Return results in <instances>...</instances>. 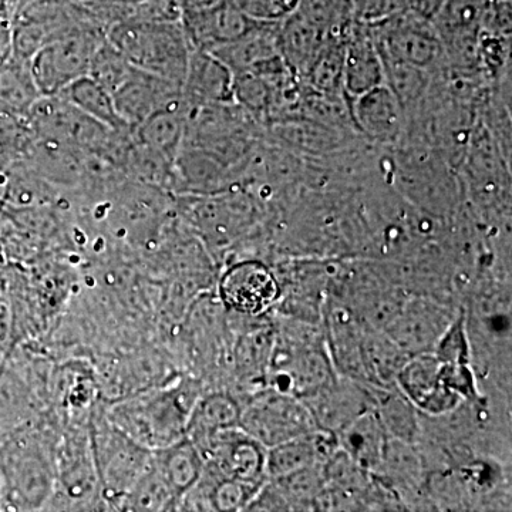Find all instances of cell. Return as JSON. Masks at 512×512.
Listing matches in <instances>:
<instances>
[{"label": "cell", "mask_w": 512, "mask_h": 512, "mask_svg": "<svg viewBox=\"0 0 512 512\" xmlns=\"http://www.w3.org/2000/svg\"><path fill=\"white\" fill-rule=\"evenodd\" d=\"M375 410L390 439L417 444L423 434L420 412L399 387H376Z\"/></svg>", "instance_id": "27"}, {"label": "cell", "mask_w": 512, "mask_h": 512, "mask_svg": "<svg viewBox=\"0 0 512 512\" xmlns=\"http://www.w3.org/2000/svg\"><path fill=\"white\" fill-rule=\"evenodd\" d=\"M239 427L266 448L316 430L306 404L289 393L265 387L241 406Z\"/></svg>", "instance_id": "8"}, {"label": "cell", "mask_w": 512, "mask_h": 512, "mask_svg": "<svg viewBox=\"0 0 512 512\" xmlns=\"http://www.w3.org/2000/svg\"><path fill=\"white\" fill-rule=\"evenodd\" d=\"M103 504L90 431L73 430L56 447V481L49 510H94Z\"/></svg>", "instance_id": "7"}, {"label": "cell", "mask_w": 512, "mask_h": 512, "mask_svg": "<svg viewBox=\"0 0 512 512\" xmlns=\"http://www.w3.org/2000/svg\"><path fill=\"white\" fill-rule=\"evenodd\" d=\"M106 37L134 69L183 90L192 46L181 20H128L111 26Z\"/></svg>", "instance_id": "3"}, {"label": "cell", "mask_w": 512, "mask_h": 512, "mask_svg": "<svg viewBox=\"0 0 512 512\" xmlns=\"http://www.w3.org/2000/svg\"><path fill=\"white\" fill-rule=\"evenodd\" d=\"M134 67L127 62L109 40H104L94 56L89 76L101 84L113 96L114 92L126 82Z\"/></svg>", "instance_id": "30"}, {"label": "cell", "mask_w": 512, "mask_h": 512, "mask_svg": "<svg viewBox=\"0 0 512 512\" xmlns=\"http://www.w3.org/2000/svg\"><path fill=\"white\" fill-rule=\"evenodd\" d=\"M56 447L36 421L0 440L2 511L45 510L55 488Z\"/></svg>", "instance_id": "1"}, {"label": "cell", "mask_w": 512, "mask_h": 512, "mask_svg": "<svg viewBox=\"0 0 512 512\" xmlns=\"http://www.w3.org/2000/svg\"><path fill=\"white\" fill-rule=\"evenodd\" d=\"M117 111L128 126L137 127L157 111L177 106L183 101L181 87L134 69L113 94Z\"/></svg>", "instance_id": "16"}, {"label": "cell", "mask_w": 512, "mask_h": 512, "mask_svg": "<svg viewBox=\"0 0 512 512\" xmlns=\"http://www.w3.org/2000/svg\"><path fill=\"white\" fill-rule=\"evenodd\" d=\"M20 0H0V25H9L15 18Z\"/></svg>", "instance_id": "32"}, {"label": "cell", "mask_w": 512, "mask_h": 512, "mask_svg": "<svg viewBox=\"0 0 512 512\" xmlns=\"http://www.w3.org/2000/svg\"><path fill=\"white\" fill-rule=\"evenodd\" d=\"M278 25L256 23L244 35L208 53L224 63L234 76L264 72L284 60L279 53Z\"/></svg>", "instance_id": "19"}, {"label": "cell", "mask_w": 512, "mask_h": 512, "mask_svg": "<svg viewBox=\"0 0 512 512\" xmlns=\"http://www.w3.org/2000/svg\"><path fill=\"white\" fill-rule=\"evenodd\" d=\"M94 463L104 505L119 508L151 467V450L117 429L107 416L90 421Z\"/></svg>", "instance_id": "4"}, {"label": "cell", "mask_w": 512, "mask_h": 512, "mask_svg": "<svg viewBox=\"0 0 512 512\" xmlns=\"http://www.w3.org/2000/svg\"><path fill=\"white\" fill-rule=\"evenodd\" d=\"M357 133L382 148L396 147L406 130V111L386 83L350 99Z\"/></svg>", "instance_id": "14"}, {"label": "cell", "mask_w": 512, "mask_h": 512, "mask_svg": "<svg viewBox=\"0 0 512 512\" xmlns=\"http://www.w3.org/2000/svg\"><path fill=\"white\" fill-rule=\"evenodd\" d=\"M330 36L295 10L278 25L279 53L293 74L302 79Z\"/></svg>", "instance_id": "20"}, {"label": "cell", "mask_w": 512, "mask_h": 512, "mask_svg": "<svg viewBox=\"0 0 512 512\" xmlns=\"http://www.w3.org/2000/svg\"><path fill=\"white\" fill-rule=\"evenodd\" d=\"M200 399L194 383L138 394L107 412V419L140 446L154 451L185 437L188 419Z\"/></svg>", "instance_id": "2"}, {"label": "cell", "mask_w": 512, "mask_h": 512, "mask_svg": "<svg viewBox=\"0 0 512 512\" xmlns=\"http://www.w3.org/2000/svg\"><path fill=\"white\" fill-rule=\"evenodd\" d=\"M57 96L116 133L131 128L117 111L113 96L90 76L76 80Z\"/></svg>", "instance_id": "28"}, {"label": "cell", "mask_w": 512, "mask_h": 512, "mask_svg": "<svg viewBox=\"0 0 512 512\" xmlns=\"http://www.w3.org/2000/svg\"><path fill=\"white\" fill-rule=\"evenodd\" d=\"M302 402L311 412L316 429L338 436L357 417L375 409L376 386L338 376Z\"/></svg>", "instance_id": "12"}, {"label": "cell", "mask_w": 512, "mask_h": 512, "mask_svg": "<svg viewBox=\"0 0 512 512\" xmlns=\"http://www.w3.org/2000/svg\"><path fill=\"white\" fill-rule=\"evenodd\" d=\"M204 470L218 478L262 487L266 478V450L241 427H229L215 433L198 446Z\"/></svg>", "instance_id": "9"}, {"label": "cell", "mask_w": 512, "mask_h": 512, "mask_svg": "<svg viewBox=\"0 0 512 512\" xmlns=\"http://www.w3.org/2000/svg\"><path fill=\"white\" fill-rule=\"evenodd\" d=\"M345 35H332L326 40L311 69L299 79L306 87L319 93L343 92Z\"/></svg>", "instance_id": "29"}, {"label": "cell", "mask_w": 512, "mask_h": 512, "mask_svg": "<svg viewBox=\"0 0 512 512\" xmlns=\"http://www.w3.org/2000/svg\"><path fill=\"white\" fill-rule=\"evenodd\" d=\"M396 386L427 417L453 412L464 403L444 382L441 362L433 352L410 356L397 375Z\"/></svg>", "instance_id": "13"}, {"label": "cell", "mask_w": 512, "mask_h": 512, "mask_svg": "<svg viewBox=\"0 0 512 512\" xmlns=\"http://www.w3.org/2000/svg\"><path fill=\"white\" fill-rule=\"evenodd\" d=\"M369 23L383 63L403 64L436 72L443 64L444 47L433 20L409 9Z\"/></svg>", "instance_id": "6"}, {"label": "cell", "mask_w": 512, "mask_h": 512, "mask_svg": "<svg viewBox=\"0 0 512 512\" xmlns=\"http://www.w3.org/2000/svg\"><path fill=\"white\" fill-rule=\"evenodd\" d=\"M151 458L154 470L177 498L178 505L181 497L201 477L204 461L200 451L188 437H183L170 446L151 451Z\"/></svg>", "instance_id": "22"}, {"label": "cell", "mask_w": 512, "mask_h": 512, "mask_svg": "<svg viewBox=\"0 0 512 512\" xmlns=\"http://www.w3.org/2000/svg\"><path fill=\"white\" fill-rule=\"evenodd\" d=\"M458 313L447 302L431 296L406 298L399 313L383 332L409 356L431 353Z\"/></svg>", "instance_id": "11"}, {"label": "cell", "mask_w": 512, "mask_h": 512, "mask_svg": "<svg viewBox=\"0 0 512 512\" xmlns=\"http://www.w3.org/2000/svg\"><path fill=\"white\" fill-rule=\"evenodd\" d=\"M194 208V224L217 244L239 235L254 215L251 198L244 195L207 198Z\"/></svg>", "instance_id": "21"}, {"label": "cell", "mask_w": 512, "mask_h": 512, "mask_svg": "<svg viewBox=\"0 0 512 512\" xmlns=\"http://www.w3.org/2000/svg\"><path fill=\"white\" fill-rule=\"evenodd\" d=\"M106 37L89 19L46 43L30 59V73L40 96H57L67 86L89 76L94 56Z\"/></svg>", "instance_id": "5"}, {"label": "cell", "mask_w": 512, "mask_h": 512, "mask_svg": "<svg viewBox=\"0 0 512 512\" xmlns=\"http://www.w3.org/2000/svg\"><path fill=\"white\" fill-rule=\"evenodd\" d=\"M247 18L258 23H281L298 9L299 0H229Z\"/></svg>", "instance_id": "31"}, {"label": "cell", "mask_w": 512, "mask_h": 512, "mask_svg": "<svg viewBox=\"0 0 512 512\" xmlns=\"http://www.w3.org/2000/svg\"><path fill=\"white\" fill-rule=\"evenodd\" d=\"M409 357L386 332L366 325L362 339V363L367 384L383 389L396 386L397 375Z\"/></svg>", "instance_id": "24"}, {"label": "cell", "mask_w": 512, "mask_h": 512, "mask_svg": "<svg viewBox=\"0 0 512 512\" xmlns=\"http://www.w3.org/2000/svg\"><path fill=\"white\" fill-rule=\"evenodd\" d=\"M218 293L227 311L252 318L271 311L282 299L276 272L259 259L229 265L218 282Z\"/></svg>", "instance_id": "10"}, {"label": "cell", "mask_w": 512, "mask_h": 512, "mask_svg": "<svg viewBox=\"0 0 512 512\" xmlns=\"http://www.w3.org/2000/svg\"><path fill=\"white\" fill-rule=\"evenodd\" d=\"M187 116L188 107L184 100L177 106L157 111L136 127L138 141L175 163L183 147Z\"/></svg>", "instance_id": "26"}, {"label": "cell", "mask_w": 512, "mask_h": 512, "mask_svg": "<svg viewBox=\"0 0 512 512\" xmlns=\"http://www.w3.org/2000/svg\"><path fill=\"white\" fill-rule=\"evenodd\" d=\"M343 92L349 99L384 84V64L369 23L353 20L345 35Z\"/></svg>", "instance_id": "15"}, {"label": "cell", "mask_w": 512, "mask_h": 512, "mask_svg": "<svg viewBox=\"0 0 512 512\" xmlns=\"http://www.w3.org/2000/svg\"><path fill=\"white\" fill-rule=\"evenodd\" d=\"M20 2H23V0H20Z\"/></svg>", "instance_id": "34"}, {"label": "cell", "mask_w": 512, "mask_h": 512, "mask_svg": "<svg viewBox=\"0 0 512 512\" xmlns=\"http://www.w3.org/2000/svg\"><path fill=\"white\" fill-rule=\"evenodd\" d=\"M241 404L227 393H211L195 403L188 419L185 437L201 446L218 431L239 426Z\"/></svg>", "instance_id": "25"}, {"label": "cell", "mask_w": 512, "mask_h": 512, "mask_svg": "<svg viewBox=\"0 0 512 512\" xmlns=\"http://www.w3.org/2000/svg\"><path fill=\"white\" fill-rule=\"evenodd\" d=\"M181 94L188 110L235 103L234 74L211 53L192 49Z\"/></svg>", "instance_id": "18"}, {"label": "cell", "mask_w": 512, "mask_h": 512, "mask_svg": "<svg viewBox=\"0 0 512 512\" xmlns=\"http://www.w3.org/2000/svg\"><path fill=\"white\" fill-rule=\"evenodd\" d=\"M181 22L192 49L205 52L227 45L258 23L239 12L229 0L204 9L184 10Z\"/></svg>", "instance_id": "17"}, {"label": "cell", "mask_w": 512, "mask_h": 512, "mask_svg": "<svg viewBox=\"0 0 512 512\" xmlns=\"http://www.w3.org/2000/svg\"><path fill=\"white\" fill-rule=\"evenodd\" d=\"M0 511H2V498H0Z\"/></svg>", "instance_id": "33"}, {"label": "cell", "mask_w": 512, "mask_h": 512, "mask_svg": "<svg viewBox=\"0 0 512 512\" xmlns=\"http://www.w3.org/2000/svg\"><path fill=\"white\" fill-rule=\"evenodd\" d=\"M339 447L360 467L375 474L382 464L389 434L375 410L363 413L338 434Z\"/></svg>", "instance_id": "23"}]
</instances>
